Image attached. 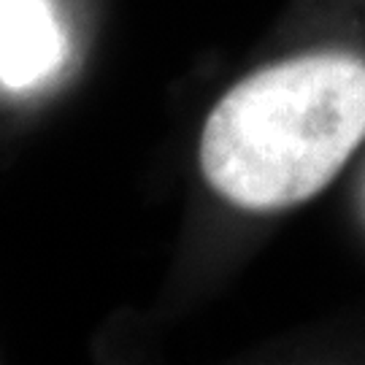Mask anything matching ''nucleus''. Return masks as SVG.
<instances>
[{
  "instance_id": "nucleus-2",
  "label": "nucleus",
  "mask_w": 365,
  "mask_h": 365,
  "mask_svg": "<svg viewBox=\"0 0 365 365\" xmlns=\"http://www.w3.org/2000/svg\"><path fill=\"white\" fill-rule=\"evenodd\" d=\"M66 38L46 0H0V81L22 90L49 76Z\"/></svg>"
},
{
  "instance_id": "nucleus-1",
  "label": "nucleus",
  "mask_w": 365,
  "mask_h": 365,
  "mask_svg": "<svg viewBox=\"0 0 365 365\" xmlns=\"http://www.w3.org/2000/svg\"><path fill=\"white\" fill-rule=\"evenodd\" d=\"M363 138L365 60L303 54L247 76L214 106L200 168L225 200L276 211L325 190Z\"/></svg>"
}]
</instances>
